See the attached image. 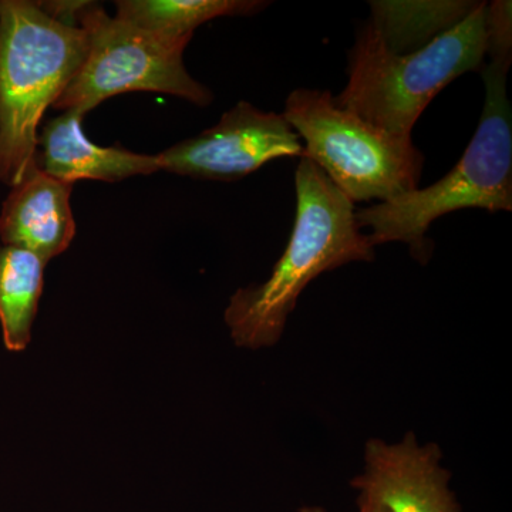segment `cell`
Instances as JSON below:
<instances>
[{
	"label": "cell",
	"mask_w": 512,
	"mask_h": 512,
	"mask_svg": "<svg viewBox=\"0 0 512 512\" xmlns=\"http://www.w3.org/2000/svg\"><path fill=\"white\" fill-rule=\"evenodd\" d=\"M295 188L296 218L284 255L264 284L239 289L225 309L238 348L276 345L306 286L350 262L375 259V247L357 225L355 202L309 158L299 161Z\"/></svg>",
	"instance_id": "6da1fadb"
},
{
	"label": "cell",
	"mask_w": 512,
	"mask_h": 512,
	"mask_svg": "<svg viewBox=\"0 0 512 512\" xmlns=\"http://www.w3.org/2000/svg\"><path fill=\"white\" fill-rule=\"evenodd\" d=\"M510 66L495 62L485 66L480 124L466 153L446 177L423 190L416 188L356 211L357 225L370 229L367 238L373 247L403 242L413 259L426 265L433 251L427 234L437 218L466 208L512 211V113L507 96Z\"/></svg>",
	"instance_id": "7a4b0ae2"
},
{
	"label": "cell",
	"mask_w": 512,
	"mask_h": 512,
	"mask_svg": "<svg viewBox=\"0 0 512 512\" xmlns=\"http://www.w3.org/2000/svg\"><path fill=\"white\" fill-rule=\"evenodd\" d=\"M487 55V3L429 45L396 53L372 22L357 30L348 53V84L336 106L397 138H412L414 124L431 100Z\"/></svg>",
	"instance_id": "3957f363"
},
{
	"label": "cell",
	"mask_w": 512,
	"mask_h": 512,
	"mask_svg": "<svg viewBox=\"0 0 512 512\" xmlns=\"http://www.w3.org/2000/svg\"><path fill=\"white\" fill-rule=\"evenodd\" d=\"M89 37L40 2L0 0V183L36 163L37 126L79 72Z\"/></svg>",
	"instance_id": "277c9868"
},
{
	"label": "cell",
	"mask_w": 512,
	"mask_h": 512,
	"mask_svg": "<svg viewBox=\"0 0 512 512\" xmlns=\"http://www.w3.org/2000/svg\"><path fill=\"white\" fill-rule=\"evenodd\" d=\"M285 119L313 161L353 202H386L419 188L424 156L412 138L377 130L336 106L329 90L296 89Z\"/></svg>",
	"instance_id": "5b68a950"
},
{
	"label": "cell",
	"mask_w": 512,
	"mask_h": 512,
	"mask_svg": "<svg viewBox=\"0 0 512 512\" xmlns=\"http://www.w3.org/2000/svg\"><path fill=\"white\" fill-rule=\"evenodd\" d=\"M76 23L86 30L89 49L79 72L53 104L55 109L84 116L104 100L127 92L171 94L200 107L214 99L185 69V43L168 42L111 18L92 2H83Z\"/></svg>",
	"instance_id": "8992f818"
},
{
	"label": "cell",
	"mask_w": 512,
	"mask_h": 512,
	"mask_svg": "<svg viewBox=\"0 0 512 512\" xmlns=\"http://www.w3.org/2000/svg\"><path fill=\"white\" fill-rule=\"evenodd\" d=\"M303 144L284 113L239 101L217 126L158 154L161 170L202 180L247 177L276 158L302 157Z\"/></svg>",
	"instance_id": "52a82bcc"
},
{
	"label": "cell",
	"mask_w": 512,
	"mask_h": 512,
	"mask_svg": "<svg viewBox=\"0 0 512 512\" xmlns=\"http://www.w3.org/2000/svg\"><path fill=\"white\" fill-rule=\"evenodd\" d=\"M441 460L440 446H421L413 431L393 444L370 439L365 470L350 485L389 512H461L450 490L451 473Z\"/></svg>",
	"instance_id": "ba28073f"
},
{
	"label": "cell",
	"mask_w": 512,
	"mask_h": 512,
	"mask_svg": "<svg viewBox=\"0 0 512 512\" xmlns=\"http://www.w3.org/2000/svg\"><path fill=\"white\" fill-rule=\"evenodd\" d=\"M73 185L30 165L13 185L0 214L3 245L26 249L49 262L63 254L76 234L70 195Z\"/></svg>",
	"instance_id": "9c48e42d"
},
{
	"label": "cell",
	"mask_w": 512,
	"mask_h": 512,
	"mask_svg": "<svg viewBox=\"0 0 512 512\" xmlns=\"http://www.w3.org/2000/svg\"><path fill=\"white\" fill-rule=\"evenodd\" d=\"M82 114L63 111L43 128L39 143L43 151L37 165L64 183L100 180L117 183L134 175L161 170L160 157L137 154L120 146L100 147L84 134Z\"/></svg>",
	"instance_id": "30bf717a"
},
{
	"label": "cell",
	"mask_w": 512,
	"mask_h": 512,
	"mask_svg": "<svg viewBox=\"0 0 512 512\" xmlns=\"http://www.w3.org/2000/svg\"><path fill=\"white\" fill-rule=\"evenodd\" d=\"M268 5L259 0H119L116 18L168 42L188 45L202 23L255 15Z\"/></svg>",
	"instance_id": "8fae6325"
},
{
	"label": "cell",
	"mask_w": 512,
	"mask_h": 512,
	"mask_svg": "<svg viewBox=\"0 0 512 512\" xmlns=\"http://www.w3.org/2000/svg\"><path fill=\"white\" fill-rule=\"evenodd\" d=\"M46 262L18 247H0V325L10 352L28 348Z\"/></svg>",
	"instance_id": "7c38bea8"
},
{
	"label": "cell",
	"mask_w": 512,
	"mask_h": 512,
	"mask_svg": "<svg viewBox=\"0 0 512 512\" xmlns=\"http://www.w3.org/2000/svg\"><path fill=\"white\" fill-rule=\"evenodd\" d=\"M477 5L478 2H380L386 12L406 19L407 25L377 30L393 52H414L463 22Z\"/></svg>",
	"instance_id": "4fadbf2b"
},
{
	"label": "cell",
	"mask_w": 512,
	"mask_h": 512,
	"mask_svg": "<svg viewBox=\"0 0 512 512\" xmlns=\"http://www.w3.org/2000/svg\"><path fill=\"white\" fill-rule=\"evenodd\" d=\"M510 0L487 5V55L491 62L511 64L512 15Z\"/></svg>",
	"instance_id": "5bb4252c"
},
{
	"label": "cell",
	"mask_w": 512,
	"mask_h": 512,
	"mask_svg": "<svg viewBox=\"0 0 512 512\" xmlns=\"http://www.w3.org/2000/svg\"><path fill=\"white\" fill-rule=\"evenodd\" d=\"M357 505H359V512H389L382 504L363 494H359Z\"/></svg>",
	"instance_id": "9a60e30c"
},
{
	"label": "cell",
	"mask_w": 512,
	"mask_h": 512,
	"mask_svg": "<svg viewBox=\"0 0 512 512\" xmlns=\"http://www.w3.org/2000/svg\"><path fill=\"white\" fill-rule=\"evenodd\" d=\"M299 512H326V510L320 507H303Z\"/></svg>",
	"instance_id": "2e32d148"
}]
</instances>
